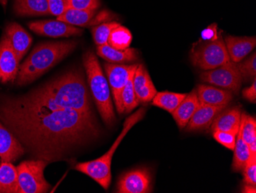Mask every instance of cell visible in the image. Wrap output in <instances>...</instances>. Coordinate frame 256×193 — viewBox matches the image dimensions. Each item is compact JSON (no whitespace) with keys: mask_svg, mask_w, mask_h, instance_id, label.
<instances>
[{"mask_svg":"<svg viewBox=\"0 0 256 193\" xmlns=\"http://www.w3.org/2000/svg\"><path fill=\"white\" fill-rule=\"evenodd\" d=\"M186 94L185 93H172V92H160L156 93L152 99L154 106L168 111L172 113L179 106L180 103L184 100Z\"/></svg>","mask_w":256,"mask_h":193,"instance_id":"484cf974","label":"cell"},{"mask_svg":"<svg viewBox=\"0 0 256 193\" xmlns=\"http://www.w3.org/2000/svg\"><path fill=\"white\" fill-rule=\"evenodd\" d=\"M96 10H82L70 8L62 15L58 17L56 20L64 22L70 25L88 27L92 25V20L96 17Z\"/></svg>","mask_w":256,"mask_h":193,"instance_id":"cb8c5ba5","label":"cell"},{"mask_svg":"<svg viewBox=\"0 0 256 193\" xmlns=\"http://www.w3.org/2000/svg\"><path fill=\"white\" fill-rule=\"evenodd\" d=\"M226 47L230 60L240 63L248 56L256 47V37H237L228 36L226 37Z\"/></svg>","mask_w":256,"mask_h":193,"instance_id":"ac0fdd59","label":"cell"},{"mask_svg":"<svg viewBox=\"0 0 256 193\" xmlns=\"http://www.w3.org/2000/svg\"><path fill=\"white\" fill-rule=\"evenodd\" d=\"M6 36L20 61L30 50L32 38L26 30L16 23H11L7 26Z\"/></svg>","mask_w":256,"mask_h":193,"instance_id":"e0dca14e","label":"cell"},{"mask_svg":"<svg viewBox=\"0 0 256 193\" xmlns=\"http://www.w3.org/2000/svg\"><path fill=\"white\" fill-rule=\"evenodd\" d=\"M226 108L216 116L210 126L211 131H224L238 134L241 122V109L238 106Z\"/></svg>","mask_w":256,"mask_h":193,"instance_id":"d6986e66","label":"cell"},{"mask_svg":"<svg viewBox=\"0 0 256 193\" xmlns=\"http://www.w3.org/2000/svg\"><path fill=\"white\" fill-rule=\"evenodd\" d=\"M118 26H120V24L118 22H106L92 29V35L97 47L108 43V39L112 30Z\"/></svg>","mask_w":256,"mask_h":193,"instance_id":"f1b7e54d","label":"cell"},{"mask_svg":"<svg viewBox=\"0 0 256 193\" xmlns=\"http://www.w3.org/2000/svg\"><path fill=\"white\" fill-rule=\"evenodd\" d=\"M240 131L242 137L248 145L256 143V120L254 117L242 113Z\"/></svg>","mask_w":256,"mask_h":193,"instance_id":"83f0119b","label":"cell"},{"mask_svg":"<svg viewBox=\"0 0 256 193\" xmlns=\"http://www.w3.org/2000/svg\"><path fill=\"white\" fill-rule=\"evenodd\" d=\"M221 35L218 31V27L216 24H212L202 30L201 33L200 40L202 41H212L216 40Z\"/></svg>","mask_w":256,"mask_h":193,"instance_id":"d590c367","label":"cell"},{"mask_svg":"<svg viewBox=\"0 0 256 193\" xmlns=\"http://www.w3.org/2000/svg\"><path fill=\"white\" fill-rule=\"evenodd\" d=\"M144 108H140L134 114L126 118L124 123L123 129L118 137L114 142L113 145L106 153L94 160L89 162H80L74 166V169L82 172L94 179L102 188L108 189L112 181V157L118 147L123 140L125 135L138 122L142 120L144 116Z\"/></svg>","mask_w":256,"mask_h":193,"instance_id":"5b68a950","label":"cell"},{"mask_svg":"<svg viewBox=\"0 0 256 193\" xmlns=\"http://www.w3.org/2000/svg\"><path fill=\"white\" fill-rule=\"evenodd\" d=\"M0 193H20L17 168L11 162L0 165Z\"/></svg>","mask_w":256,"mask_h":193,"instance_id":"603a6c76","label":"cell"},{"mask_svg":"<svg viewBox=\"0 0 256 193\" xmlns=\"http://www.w3.org/2000/svg\"><path fill=\"white\" fill-rule=\"evenodd\" d=\"M197 96L200 104L212 106H228L234 99V94L226 89L214 86L199 85L197 86Z\"/></svg>","mask_w":256,"mask_h":193,"instance_id":"2e32d148","label":"cell"},{"mask_svg":"<svg viewBox=\"0 0 256 193\" xmlns=\"http://www.w3.org/2000/svg\"><path fill=\"white\" fill-rule=\"evenodd\" d=\"M133 76L134 75L129 79L122 93V103L124 108V112L128 113L133 111L140 104L134 89Z\"/></svg>","mask_w":256,"mask_h":193,"instance_id":"f546056e","label":"cell"},{"mask_svg":"<svg viewBox=\"0 0 256 193\" xmlns=\"http://www.w3.org/2000/svg\"><path fill=\"white\" fill-rule=\"evenodd\" d=\"M117 185L119 193H148L153 190L150 172L146 168L126 172L120 177Z\"/></svg>","mask_w":256,"mask_h":193,"instance_id":"30bf717a","label":"cell"},{"mask_svg":"<svg viewBox=\"0 0 256 193\" xmlns=\"http://www.w3.org/2000/svg\"><path fill=\"white\" fill-rule=\"evenodd\" d=\"M214 139L225 146L227 149L234 151L235 147L236 140L237 134L232 133V132H224V131H214L212 132Z\"/></svg>","mask_w":256,"mask_h":193,"instance_id":"1f68e13d","label":"cell"},{"mask_svg":"<svg viewBox=\"0 0 256 193\" xmlns=\"http://www.w3.org/2000/svg\"><path fill=\"white\" fill-rule=\"evenodd\" d=\"M7 2H8V0H0V4H2L4 7L6 6Z\"/></svg>","mask_w":256,"mask_h":193,"instance_id":"f35d334b","label":"cell"},{"mask_svg":"<svg viewBox=\"0 0 256 193\" xmlns=\"http://www.w3.org/2000/svg\"><path fill=\"white\" fill-rule=\"evenodd\" d=\"M228 106H212L200 104L194 116L186 126L189 132L206 130L210 128L216 116Z\"/></svg>","mask_w":256,"mask_h":193,"instance_id":"9a60e30c","label":"cell"},{"mask_svg":"<svg viewBox=\"0 0 256 193\" xmlns=\"http://www.w3.org/2000/svg\"><path fill=\"white\" fill-rule=\"evenodd\" d=\"M25 153L18 139L0 122V158L4 162H15Z\"/></svg>","mask_w":256,"mask_h":193,"instance_id":"4fadbf2b","label":"cell"},{"mask_svg":"<svg viewBox=\"0 0 256 193\" xmlns=\"http://www.w3.org/2000/svg\"><path fill=\"white\" fill-rule=\"evenodd\" d=\"M50 14L60 17L69 9L68 0H47Z\"/></svg>","mask_w":256,"mask_h":193,"instance_id":"e575fe53","label":"cell"},{"mask_svg":"<svg viewBox=\"0 0 256 193\" xmlns=\"http://www.w3.org/2000/svg\"><path fill=\"white\" fill-rule=\"evenodd\" d=\"M132 40L133 37L130 30L120 25L112 30L108 39V44L112 48L124 50L130 47Z\"/></svg>","mask_w":256,"mask_h":193,"instance_id":"4316f807","label":"cell"},{"mask_svg":"<svg viewBox=\"0 0 256 193\" xmlns=\"http://www.w3.org/2000/svg\"><path fill=\"white\" fill-rule=\"evenodd\" d=\"M83 63L87 74L88 83L99 113L104 122L108 125H112L116 117L114 112L110 87L97 56L89 50L83 56Z\"/></svg>","mask_w":256,"mask_h":193,"instance_id":"277c9868","label":"cell"},{"mask_svg":"<svg viewBox=\"0 0 256 193\" xmlns=\"http://www.w3.org/2000/svg\"><path fill=\"white\" fill-rule=\"evenodd\" d=\"M234 156L232 160V170L234 172H240L245 168L246 164L251 158L250 147L248 144L242 137L241 132L238 129L236 135L235 147H234Z\"/></svg>","mask_w":256,"mask_h":193,"instance_id":"d4e9b609","label":"cell"},{"mask_svg":"<svg viewBox=\"0 0 256 193\" xmlns=\"http://www.w3.org/2000/svg\"><path fill=\"white\" fill-rule=\"evenodd\" d=\"M97 54L108 63L114 64L132 63L138 59V53L135 49L129 47L126 50H118L112 48L108 43L98 46Z\"/></svg>","mask_w":256,"mask_h":193,"instance_id":"44dd1931","label":"cell"},{"mask_svg":"<svg viewBox=\"0 0 256 193\" xmlns=\"http://www.w3.org/2000/svg\"><path fill=\"white\" fill-rule=\"evenodd\" d=\"M200 79L204 83L218 86L232 93H238L243 81L236 63L231 60L214 70L201 73Z\"/></svg>","mask_w":256,"mask_h":193,"instance_id":"ba28073f","label":"cell"},{"mask_svg":"<svg viewBox=\"0 0 256 193\" xmlns=\"http://www.w3.org/2000/svg\"><path fill=\"white\" fill-rule=\"evenodd\" d=\"M242 192L246 193H256V185H250V184L244 183L242 188Z\"/></svg>","mask_w":256,"mask_h":193,"instance_id":"74e56055","label":"cell"},{"mask_svg":"<svg viewBox=\"0 0 256 193\" xmlns=\"http://www.w3.org/2000/svg\"><path fill=\"white\" fill-rule=\"evenodd\" d=\"M48 162L42 159L22 162L16 167L20 193H44L51 188L46 181L44 169Z\"/></svg>","mask_w":256,"mask_h":193,"instance_id":"52a82bcc","label":"cell"},{"mask_svg":"<svg viewBox=\"0 0 256 193\" xmlns=\"http://www.w3.org/2000/svg\"><path fill=\"white\" fill-rule=\"evenodd\" d=\"M15 99L20 103L50 110L74 109L93 114L90 94L82 70H70L25 96Z\"/></svg>","mask_w":256,"mask_h":193,"instance_id":"7a4b0ae2","label":"cell"},{"mask_svg":"<svg viewBox=\"0 0 256 193\" xmlns=\"http://www.w3.org/2000/svg\"><path fill=\"white\" fill-rule=\"evenodd\" d=\"M133 86L140 103H149L158 93L144 65L138 64L133 76Z\"/></svg>","mask_w":256,"mask_h":193,"instance_id":"5bb4252c","label":"cell"},{"mask_svg":"<svg viewBox=\"0 0 256 193\" xmlns=\"http://www.w3.org/2000/svg\"><path fill=\"white\" fill-rule=\"evenodd\" d=\"M242 96L244 99L252 103L256 102V78L253 79L252 84L250 87L246 88L242 90Z\"/></svg>","mask_w":256,"mask_h":193,"instance_id":"8d00e7d4","label":"cell"},{"mask_svg":"<svg viewBox=\"0 0 256 193\" xmlns=\"http://www.w3.org/2000/svg\"><path fill=\"white\" fill-rule=\"evenodd\" d=\"M20 60L6 36L0 42V82L15 81L18 72Z\"/></svg>","mask_w":256,"mask_h":193,"instance_id":"7c38bea8","label":"cell"},{"mask_svg":"<svg viewBox=\"0 0 256 193\" xmlns=\"http://www.w3.org/2000/svg\"><path fill=\"white\" fill-rule=\"evenodd\" d=\"M14 12L20 17L50 14L47 0H15Z\"/></svg>","mask_w":256,"mask_h":193,"instance_id":"7402d4cb","label":"cell"},{"mask_svg":"<svg viewBox=\"0 0 256 193\" xmlns=\"http://www.w3.org/2000/svg\"><path fill=\"white\" fill-rule=\"evenodd\" d=\"M28 27L38 35L52 38L80 36L83 32L80 29L57 20L32 22L28 24Z\"/></svg>","mask_w":256,"mask_h":193,"instance_id":"8fae6325","label":"cell"},{"mask_svg":"<svg viewBox=\"0 0 256 193\" xmlns=\"http://www.w3.org/2000/svg\"><path fill=\"white\" fill-rule=\"evenodd\" d=\"M242 172L244 183L256 185V157H251Z\"/></svg>","mask_w":256,"mask_h":193,"instance_id":"d6a6232c","label":"cell"},{"mask_svg":"<svg viewBox=\"0 0 256 193\" xmlns=\"http://www.w3.org/2000/svg\"><path fill=\"white\" fill-rule=\"evenodd\" d=\"M108 82L112 89L114 101L120 114L124 112L122 103V93L128 80L134 74L138 64H114V63H104Z\"/></svg>","mask_w":256,"mask_h":193,"instance_id":"9c48e42d","label":"cell"},{"mask_svg":"<svg viewBox=\"0 0 256 193\" xmlns=\"http://www.w3.org/2000/svg\"><path fill=\"white\" fill-rule=\"evenodd\" d=\"M0 119L32 154L48 162L62 159L99 132L94 114L74 109L50 110L15 98L0 101Z\"/></svg>","mask_w":256,"mask_h":193,"instance_id":"6da1fadb","label":"cell"},{"mask_svg":"<svg viewBox=\"0 0 256 193\" xmlns=\"http://www.w3.org/2000/svg\"><path fill=\"white\" fill-rule=\"evenodd\" d=\"M199 106L200 102L196 90L194 89L190 93L186 96L178 108L171 113L180 129H184L186 126Z\"/></svg>","mask_w":256,"mask_h":193,"instance_id":"ffe728a7","label":"cell"},{"mask_svg":"<svg viewBox=\"0 0 256 193\" xmlns=\"http://www.w3.org/2000/svg\"><path fill=\"white\" fill-rule=\"evenodd\" d=\"M69 9L82 10H97L100 7L99 0H68Z\"/></svg>","mask_w":256,"mask_h":193,"instance_id":"836d02e7","label":"cell"},{"mask_svg":"<svg viewBox=\"0 0 256 193\" xmlns=\"http://www.w3.org/2000/svg\"><path fill=\"white\" fill-rule=\"evenodd\" d=\"M76 41L43 43L34 47L31 54L18 68L17 85L32 83L46 72L54 67L77 47Z\"/></svg>","mask_w":256,"mask_h":193,"instance_id":"3957f363","label":"cell"},{"mask_svg":"<svg viewBox=\"0 0 256 193\" xmlns=\"http://www.w3.org/2000/svg\"><path fill=\"white\" fill-rule=\"evenodd\" d=\"M243 80L253 81L256 78V53H254L245 61L236 63Z\"/></svg>","mask_w":256,"mask_h":193,"instance_id":"4dcf8cb0","label":"cell"},{"mask_svg":"<svg viewBox=\"0 0 256 193\" xmlns=\"http://www.w3.org/2000/svg\"><path fill=\"white\" fill-rule=\"evenodd\" d=\"M190 59L194 66L205 71L214 70L230 61L222 35L212 41L200 40L194 43Z\"/></svg>","mask_w":256,"mask_h":193,"instance_id":"8992f818","label":"cell"}]
</instances>
